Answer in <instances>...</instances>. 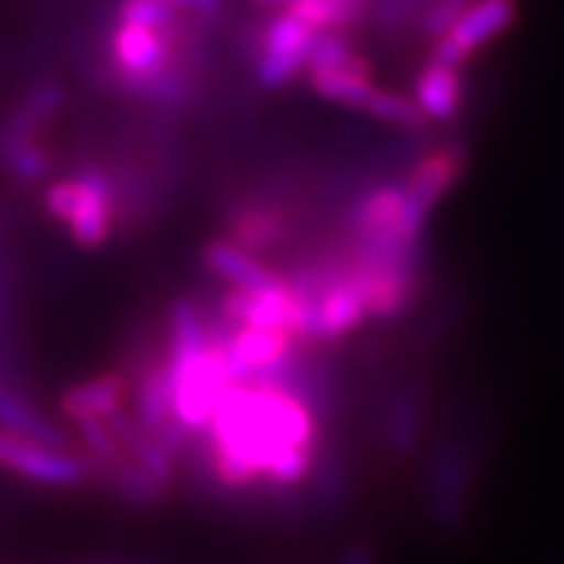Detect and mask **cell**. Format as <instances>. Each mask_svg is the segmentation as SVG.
<instances>
[{
	"label": "cell",
	"instance_id": "cell-16",
	"mask_svg": "<svg viewBox=\"0 0 564 564\" xmlns=\"http://www.w3.org/2000/svg\"><path fill=\"white\" fill-rule=\"evenodd\" d=\"M105 473L110 476L112 490L139 507L159 505L164 498V492H167V487H164L156 476H150L148 469L139 467L130 455H121L116 464L105 467Z\"/></svg>",
	"mask_w": 564,
	"mask_h": 564
},
{
	"label": "cell",
	"instance_id": "cell-15",
	"mask_svg": "<svg viewBox=\"0 0 564 564\" xmlns=\"http://www.w3.org/2000/svg\"><path fill=\"white\" fill-rule=\"evenodd\" d=\"M308 84L319 98L351 110H366L371 96L378 93L375 78L355 69H308Z\"/></svg>",
	"mask_w": 564,
	"mask_h": 564
},
{
	"label": "cell",
	"instance_id": "cell-11",
	"mask_svg": "<svg viewBox=\"0 0 564 564\" xmlns=\"http://www.w3.org/2000/svg\"><path fill=\"white\" fill-rule=\"evenodd\" d=\"M64 105H67V89L58 82L32 84L21 96L15 110L9 112L7 124L0 130V141L41 139V130L64 110Z\"/></svg>",
	"mask_w": 564,
	"mask_h": 564
},
{
	"label": "cell",
	"instance_id": "cell-22",
	"mask_svg": "<svg viewBox=\"0 0 564 564\" xmlns=\"http://www.w3.org/2000/svg\"><path fill=\"white\" fill-rule=\"evenodd\" d=\"M176 3L182 9V15H191L199 23L216 21L225 9V0H176Z\"/></svg>",
	"mask_w": 564,
	"mask_h": 564
},
{
	"label": "cell",
	"instance_id": "cell-7",
	"mask_svg": "<svg viewBox=\"0 0 564 564\" xmlns=\"http://www.w3.org/2000/svg\"><path fill=\"white\" fill-rule=\"evenodd\" d=\"M516 21H519V0H476L449 26V32L432 41L430 58L460 67L490 41L505 35Z\"/></svg>",
	"mask_w": 564,
	"mask_h": 564
},
{
	"label": "cell",
	"instance_id": "cell-1",
	"mask_svg": "<svg viewBox=\"0 0 564 564\" xmlns=\"http://www.w3.org/2000/svg\"><path fill=\"white\" fill-rule=\"evenodd\" d=\"M196 460L223 490H291L317 460V421L312 403L271 383H230L214 409Z\"/></svg>",
	"mask_w": 564,
	"mask_h": 564
},
{
	"label": "cell",
	"instance_id": "cell-4",
	"mask_svg": "<svg viewBox=\"0 0 564 564\" xmlns=\"http://www.w3.org/2000/svg\"><path fill=\"white\" fill-rule=\"evenodd\" d=\"M314 37H317V30L300 21L297 15H291L289 9L274 12L253 35L251 67L257 84L262 89L289 87L308 67Z\"/></svg>",
	"mask_w": 564,
	"mask_h": 564
},
{
	"label": "cell",
	"instance_id": "cell-14",
	"mask_svg": "<svg viewBox=\"0 0 564 564\" xmlns=\"http://www.w3.org/2000/svg\"><path fill=\"white\" fill-rule=\"evenodd\" d=\"M0 430L53 446H67V432L7 383H0Z\"/></svg>",
	"mask_w": 564,
	"mask_h": 564
},
{
	"label": "cell",
	"instance_id": "cell-17",
	"mask_svg": "<svg viewBox=\"0 0 564 564\" xmlns=\"http://www.w3.org/2000/svg\"><path fill=\"white\" fill-rule=\"evenodd\" d=\"M421 394L415 389H403L392 398L387 412V444L394 453H406L417 441L421 430Z\"/></svg>",
	"mask_w": 564,
	"mask_h": 564
},
{
	"label": "cell",
	"instance_id": "cell-13",
	"mask_svg": "<svg viewBox=\"0 0 564 564\" xmlns=\"http://www.w3.org/2000/svg\"><path fill=\"white\" fill-rule=\"evenodd\" d=\"M130 389L133 387L124 371H105L98 378L67 389L61 398V412L73 423L89 421V417H110L112 412H119Z\"/></svg>",
	"mask_w": 564,
	"mask_h": 564
},
{
	"label": "cell",
	"instance_id": "cell-19",
	"mask_svg": "<svg viewBox=\"0 0 564 564\" xmlns=\"http://www.w3.org/2000/svg\"><path fill=\"white\" fill-rule=\"evenodd\" d=\"M371 119L383 121V124L392 127H403V130H421L426 124V116L417 107L415 98H406L401 93H392V89L378 87V93L371 96V101L366 105V110Z\"/></svg>",
	"mask_w": 564,
	"mask_h": 564
},
{
	"label": "cell",
	"instance_id": "cell-18",
	"mask_svg": "<svg viewBox=\"0 0 564 564\" xmlns=\"http://www.w3.org/2000/svg\"><path fill=\"white\" fill-rule=\"evenodd\" d=\"M0 164L21 182H41L53 171V156L46 153L41 139L0 141Z\"/></svg>",
	"mask_w": 564,
	"mask_h": 564
},
{
	"label": "cell",
	"instance_id": "cell-20",
	"mask_svg": "<svg viewBox=\"0 0 564 564\" xmlns=\"http://www.w3.org/2000/svg\"><path fill=\"white\" fill-rule=\"evenodd\" d=\"M182 9L176 0H119L116 21L139 23L148 30H173L178 26Z\"/></svg>",
	"mask_w": 564,
	"mask_h": 564
},
{
	"label": "cell",
	"instance_id": "cell-21",
	"mask_svg": "<svg viewBox=\"0 0 564 564\" xmlns=\"http://www.w3.org/2000/svg\"><path fill=\"white\" fill-rule=\"evenodd\" d=\"M476 0H426V7L421 9V15L415 18V32L426 41H438L444 32H449L455 21H458Z\"/></svg>",
	"mask_w": 564,
	"mask_h": 564
},
{
	"label": "cell",
	"instance_id": "cell-9",
	"mask_svg": "<svg viewBox=\"0 0 564 564\" xmlns=\"http://www.w3.org/2000/svg\"><path fill=\"white\" fill-rule=\"evenodd\" d=\"M289 214L274 205V202L248 199L230 210L228 219V239L237 242L239 248L257 253H268L280 248L289 239Z\"/></svg>",
	"mask_w": 564,
	"mask_h": 564
},
{
	"label": "cell",
	"instance_id": "cell-3",
	"mask_svg": "<svg viewBox=\"0 0 564 564\" xmlns=\"http://www.w3.org/2000/svg\"><path fill=\"white\" fill-rule=\"evenodd\" d=\"M182 37H185L182 23L173 30H148L139 23L116 21L110 32V64H107L112 89L133 98L141 84L176 64Z\"/></svg>",
	"mask_w": 564,
	"mask_h": 564
},
{
	"label": "cell",
	"instance_id": "cell-6",
	"mask_svg": "<svg viewBox=\"0 0 564 564\" xmlns=\"http://www.w3.org/2000/svg\"><path fill=\"white\" fill-rule=\"evenodd\" d=\"M0 469L46 487H78L93 473V460L67 453L64 446L0 430Z\"/></svg>",
	"mask_w": 564,
	"mask_h": 564
},
{
	"label": "cell",
	"instance_id": "cell-12",
	"mask_svg": "<svg viewBox=\"0 0 564 564\" xmlns=\"http://www.w3.org/2000/svg\"><path fill=\"white\" fill-rule=\"evenodd\" d=\"M202 262L216 280L230 282L234 289H268L282 280V274L262 265L251 251L239 248L230 239H210L208 246L202 248Z\"/></svg>",
	"mask_w": 564,
	"mask_h": 564
},
{
	"label": "cell",
	"instance_id": "cell-10",
	"mask_svg": "<svg viewBox=\"0 0 564 564\" xmlns=\"http://www.w3.org/2000/svg\"><path fill=\"white\" fill-rule=\"evenodd\" d=\"M417 107L430 121H453L458 119L460 107H464V75L455 64L430 58V64L417 73L415 78V96Z\"/></svg>",
	"mask_w": 564,
	"mask_h": 564
},
{
	"label": "cell",
	"instance_id": "cell-5",
	"mask_svg": "<svg viewBox=\"0 0 564 564\" xmlns=\"http://www.w3.org/2000/svg\"><path fill=\"white\" fill-rule=\"evenodd\" d=\"M464 167H467V148L460 141H441L412 164V171L403 178L409 237L421 242L432 210L449 194V187L458 182Z\"/></svg>",
	"mask_w": 564,
	"mask_h": 564
},
{
	"label": "cell",
	"instance_id": "cell-8",
	"mask_svg": "<svg viewBox=\"0 0 564 564\" xmlns=\"http://www.w3.org/2000/svg\"><path fill=\"white\" fill-rule=\"evenodd\" d=\"M366 317H369V308H366V300L360 294V289L349 280V274L337 276L314 300L312 343L340 340L349 332H355Z\"/></svg>",
	"mask_w": 564,
	"mask_h": 564
},
{
	"label": "cell",
	"instance_id": "cell-23",
	"mask_svg": "<svg viewBox=\"0 0 564 564\" xmlns=\"http://www.w3.org/2000/svg\"><path fill=\"white\" fill-rule=\"evenodd\" d=\"M251 3L260 9H285V7H291L294 0H251Z\"/></svg>",
	"mask_w": 564,
	"mask_h": 564
},
{
	"label": "cell",
	"instance_id": "cell-2",
	"mask_svg": "<svg viewBox=\"0 0 564 564\" xmlns=\"http://www.w3.org/2000/svg\"><path fill=\"white\" fill-rule=\"evenodd\" d=\"M44 205L78 248H101L116 223V182L101 164H84L69 178L46 187Z\"/></svg>",
	"mask_w": 564,
	"mask_h": 564
}]
</instances>
